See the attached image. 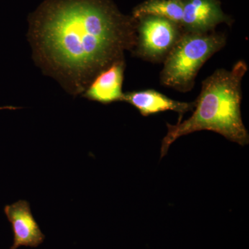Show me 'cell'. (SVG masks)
<instances>
[{"label": "cell", "mask_w": 249, "mask_h": 249, "mask_svg": "<svg viewBox=\"0 0 249 249\" xmlns=\"http://www.w3.org/2000/svg\"><path fill=\"white\" fill-rule=\"evenodd\" d=\"M37 61L73 94L134 50L137 22L111 0H47L30 18Z\"/></svg>", "instance_id": "6da1fadb"}, {"label": "cell", "mask_w": 249, "mask_h": 249, "mask_svg": "<svg viewBox=\"0 0 249 249\" xmlns=\"http://www.w3.org/2000/svg\"><path fill=\"white\" fill-rule=\"evenodd\" d=\"M247 70V63L239 60L231 70L219 69L203 81L191 117L175 124H167L168 131L162 142L161 158L177 139L198 131H212L241 145L249 143L240 108L242 80Z\"/></svg>", "instance_id": "7a4b0ae2"}, {"label": "cell", "mask_w": 249, "mask_h": 249, "mask_svg": "<svg viewBox=\"0 0 249 249\" xmlns=\"http://www.w3.org/2000/svg\"><path fill=\"white\" fill-rule=\"evenodd\" d=\"M225 44L223 34L183 33L165 58L161 84L182 92L191 91L201 67Z\"/></svg>", "instance_id": "3957f363"}, {"label": "cell", "mask_w": 249, "mask_h": 249, "mask_svg": "<svg viewBox=\"0 0 249 249\" xmlns=\"http://www.w3.org/2000/svg\"><path fill=\"white\" fill-rule=\"evenodd\" d=\"M138 20L136 54L152 62L165 60L183 34L181 27L155 16H145Z\"/></svg>", "instance_id": "277c9868"}, {"label": "cell", "mask_w": 249, "mask_h": 249, "mask_svg": "<svg viewBox=\"0 0 249 249\" xmlns=\"http://www.w3.org/2000/svg\"><path fill=\"white\" fill-rule=\"evenodd\" d=\"M227 20L217 0H183L180 27L184 32L206 34Z\"/></svg>", "instance_id": "5b68a950"}, {"label": "cell", "mask_w": 249, "mask_h": 249, "mask_svg": "<svg viewBox=\"0 0 249 249\" xmlns=\"http://www.w3.org/2000/svg\"><path fill=\"white\" fill-rule=\"evenodd\" d=\"M4 213L11 225L14 233V245L11 249L19 247H37L45 240L32 213L30 204L25 200H19L5 206Z\"/></svg>", "instance_id": "8992f818"}, {"label": "cell", "mask_w": 249, "mask_h": 249, "mask_svg": "<svg viewBox=\"0 0 249 249\" xmlns=\"http://www.w3.org/2000/svg\"><path fill=\"white\" fill-rule=\"evenodd\" d=\"M124 68V60L111 64L91 80L83 92V96L90 101L105 105L123 101Z\"/></svg>", "instance_id": "52a82bcc"}, {"label": "cell", "mask_w": 249, "mask_h": 249, "mask_svg": "<svg viewBox=\"0 0 249 249\" xmlns=\"http://www.w3.org/2000/svg\"><path fill=\"white\" fill-rule=\"evenodd\" d=\"M123 101L133 106L143 116L163 111H176L181 116L179 121L181 120L183 114L193 110L195 108V102L175 101L153 89L124 93Z\"/></svg>", "instance_id": "ba28073f"}, {"label": "cell", "mask_w": 249, "mask_h": 249, "mask_svg": "<svg viewBox=\"0 0 249 249\" xmlns=\"http://www.w3.org/2000/svg\"><path fill=\"white\" fill-rule=\"evenodd\" d=\"M155 16L169 19L181 25L183 16V0H147L133 11L134 19Z\"/></svg>", "instance_id": "9c48e42d"}]
</instances>
